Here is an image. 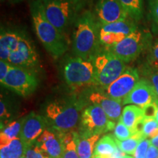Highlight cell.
I'll return each mask as SVG.
<instances>
[{
    "instance_id": "21",
    "label": "cell",
    "mask_w": 158,
    "mask_h": 158,
    "mask_svg": "<svg viewBox=\"0 0 158 158\" xmlns=\"http://www.w3.org/2000/svg\"><path fill=\"white\" fill-rule=\"evenodd\" d=\"M27 144L20 137L14 138L6 146L0 147V158H20L25 155Z\"/></svg>"
},
{
    "instance_id": "17",
    "label": "cell",
    "mask_w": 158,
    "mask_h": 158,
    "mask_svg": "<svg viewBox=\"0 0 158 158\" xmlns=\"http://www.w3.org/2000/svg\"><path fill=\"white\" fill-rule=\"evenodd\" d=\"M23 31L2 27L0 34V60L7 62L10 56L16 50Z\"/></svg>"
},
{
    "instance_id": "37",
    "label": "cell",
    "mask_w": 158,
    "mask_h": 158,
    "mask_svg": "<svg viewBox=\"0 0 158 158\" xmlns=\"http://www.w3.org/2000/svg\"><path fill=\"white\" fill-rule=\"evenodd\" d=\"M149 81L155 89V91L158 97V70H153L150 73Z\"/></svg>"
},
{
    "instance_id": "27",
    "label": "cell",
    "mask_w": 158,
    "mask_h": 158,
    "mask_svg": "<svg viewBox=\"0 0 158 158\" xmlns=\"http://www.w3.org/2000/svg\"><path fill=\"white\" fill-rule=\"evenodd\" d=\"M114 133L115 138L119 141H124L135 135L133 130L127 127L120 119L116 124Z\"/></svg>"
},
{
    "instance_id": "30",
    "label": "cell",
    "mask_w": 158,
    "mask_h": 158,
    "mask_svg": "<svg viewBox=\"0 0 158 158\" xmlns=\"http://www.w3.org/2000/svg\"><path fill=\"white\" fill-rule=\"evenodd\" d=\"M151 145V141L149 138H143L138 144L137 149L133 155L135 158H147V150L149 147Z\"/></svg>"
},
{
    "instance_id": "1",
    "label": "cell",
    "mask_w": 158,
    "mask_h": 158,
    "mask_svg": "<svg viewBox=\"0 0 158 158\" xmlns=\"http://www.w3.org/2000/svg\"><path fill=\"white\" fill-rule=\"evenodd\" d=\"M100 23L94 13L82 11L74 23L72 50L74 56L92 60L102 48L100 41Z\"/></svg>"
},
{
    "instance_id": "36",
    "label": "cell",
    "mask_w": 158,
    "mask_h": 158,
    "mask_svg": "<svg viewBox=\"0 0 158 158\" xmlns=\"http://www.w3.org/2000/svg\"><path fill=\"white\" fill-rule=\"evenodd\" d=\"M75 1L80 13L84 10H86L87 8H89L93 2V0H75Z\"/></svg>"
},
{
    "instance_id": "40",
    "label": "cell",
    "mask_w": 158,
    "mask_h": 158,
    "mask_svg": "<svg viewBox=\"0 0 158 158\" xmlns=\"http://www.w3.org/2000/svg\"><path fill=\"white\" fill-rule=\"evenodd\" d=\"M2 2H5V0H1ZM7 1L9 2L11 4H17V3H19L21 2H22L23 0H7Z\"/></svg>"
},
{
    "instance_id": "45",
    "label": "cell",
    "mask_w": 158,
    "mask_h": 158,
    "mask_svg": "<svg viewBox=\"0 0 158 158\" xmlns=\"http://www.w3.org/2000/svg\"><path fill=\"white\" fill-rule=\"evenodd\" d=\"M20 158H27V157H26L25 155H23V156H22V157H20Z\"/></svg>"
},
{
    "instance_id": "22",
    "label": "cell",
    "mask_w": 158,
    "mask_h": 158,
    "mask_svg": "<svg viewBox=\"0 0 158 158\" xmlns=\"http://www.w3.org/2000/svg\"><path fill=\"white\" fill-rule=\"evenodd\" d=\"M23 118L19 121L10 122L5 127L1 128L0 133V146L4 147L8 144L12 140L19 138L22 127Z\"/></svg>"
},
{
    "instance_id": "41",
    "label": "cell",
    "mask_w": 158,
    "mask_h": 158,
    "mask_svg": "<svg viewBox=\"0 0 158 158\" xmlns=\"http://www.w3.org/2000/svg\"><path fill=\"white\" fill-rule=\"evenodd\" d=\"M155 103L157 104V114H156V116H155V119L157 120V122H158V98L157 100H155Z\"/></svg>"
},
{
    "instance_id": "35",
    "label": "cell",
    "mask_w": 158,
    "mask_h": 158,
    "mask_svg": "<svg viewBox=\"0 0 158 158\" xmlns=\"http://www.w3.org/2000/svg\"><path fill=\"white\" fill-rule=\"evenodd\" d=\"M12 65L7 62L0 60V82L2 81L10 70Z\"/></svg>"
},
{
    "instance_id": "3",
    "label": "cell",
    "mask_w": 158,
    "mask_h": 158,
    "mask_svg": "<svg viewBox=\"0 0 158 158\" xmlns=\"http://www.w3.org/2000/svg\"><path fill=\"white\" fill-rule=\"evenodd\" d=\"M83 102L75 98L56 100L45 108V119L48 127L60 133L72 131L81 118Z\"/></svg>"
},
{
    "instance_id": "46",
    "label": "cell",
    "mask_w": 158,
    "mask_h": 158,
    "mask_svg": "<svg viewBox=\"0 0 158 158\" xmlns=\"http://www.w3.org/2000/svg\"><path fill=\"white\" fill-rule=\"evenodd\" d=\"M50 158H51V157H50Z\"/></svg>"
},
{
    "instance_id": "16",
    "label": "cell",
    "mask_w": 158,
    "mask_h": 158,
    "mask_svg": "<svg viewBox=\"0 0 158 158\" xmlns=\"http://www.w3.org/2000/svg\"><path fill=\"white\" fill-rule=\"evenodd\" d=\"M88 99L92 104L100 106L108 117L114 123L118 122L120 119L122 113V101L110 98L104 92L98 91L90 93L88 96Z\"/></svg>"
},
{
    "instance_id": "6",
    "label": "cell",
    "mask_w": 158,
    "mask_h": 158,
    "mask_svg": "<svg viewBox=\"0 0 158 158\" xmlns=\"http://www.w3.org/2000/svg\"><path fill=\"white\" fill-rule=\"evenodd\" d=\"M62 77L68 86L73 88L93 85L94 69L92 60L78 56H69L63 61Z\"/></svg>"
},
{
    "instance_id": "31",
    "label": "cell",
    "mask_w": 158,
    "mask_h": 158,
    "mask_svg": "<svg viewBox=\"0 0 158 158\" xmlns=\"http://www.w3.org/2000/svg\"><path fill=\"white\" fill-rule=\"evenodd\" d=\"M148 62L153 70H158V40L154 43L150 49Z\"/></svg>"
},
{
    "instance_id": "2",
    "label": "cell",
    "mask_w": 158,
    "mask_h": 158,
    "mask_svg": "<svg viewBox=\"0 0 158 158\" xmlns=\"http://www.w3.org/2000/svg\"><path fill=\"white\" fill-rule=\"evenodd\" d=\"M30 13L37 38L53 58H60L69 48L70 43L66 35L61 33L46 19L40 0H32Z\"/></svg>"
},
{
    "instance_id": "9",
    "label": "cell",
    "mask_w": 158,
    "mask_h": 158,
    "mask_svg": "<svg viewBox=\"0 0 158 158\" xmlns=\"http://www.w3.org/2000/svg\"><path fill=\"white\" fill-rule=\"evenodd\" d=\"M116 124L112 122L104 110L97 105L92 104L83 110L81 115V135H101L114 130Z\"/></svg>"
},
{
    "instance_id": "14",
    "label": "cell",
    "mask_w": 158,
    "mask_h": 158,
    "mask_svg": "<svg viewBox=\"0 0 158 158\" xmlns=\"http://www.w3.org/2000/svg\"><path fill=\"white\" fill-rule=\"evenodd\" d=\"M35 141L49 157L62 158L64 151L62 133L47 127Z\"/></svg>"
},
{
    "instance_id": "12",
    "label": "cell",
    "mask_w": 158,
    "mask_h": 158,
    "mask_svg": "<svg viewBox=\"0 0 158 158\" xmlns=\"http://www.w3.org/2000/svg\"><path fill=\"white\" fill-rule=\"evenodd\" d=\"M94 15L100 24L117 22L130 18L118 0H98Z\"/></svg>"
},
{
    "instance_id": "28",
    "label": "cell",
    "mask_w": 158,
    "mask_h": 158,
    "mask_svg": "<svg viewBox=\"0 0 158 158\" xmlns=\"http://www.w3.org/2000/svg\"><path fill=\"white\" fill-rule=\"evenodd\" d=\"M158 134V122L155 118H145L142 136L152 139Z\"/></svg>"
},
{
    "instance_id": "43",
    "label": "cell",
    "mask_w": 158,
    "mask_h": 158,
    "mask_svg": "<svg viewBox=\"0 0 158 158\" xmlns=\"http://www.w3.org/2000/svg\"><path fill=\"white\" fill-rule=\"evenodd\" d=\"M93 158H108V157H103V156H96V157H93Z\"/></svg>"
},
{
    "instance_id": "10",
    "label": "cell",
    "mask_w": 158,
    "mask_h": 158,
    "mask_svg": "<svg viewBox=\"0 0 158 158\" xmlns=\"http://www.w3.org/2000/svg\"><path fill=\"white\" fill-rule=\"evenodd\" d=\"M7 62L12 66L35 70L40 61L35 45L25 32H23L18 48L10 56Z\"/></svg>"
},
{
    "instance_id": "13",
    "label": "cell",
    "mask_w": 158,
    "mask_h": 158,
    "mask_svg": "<svg viewBox=\"0 0 158 158\" xmlns=\"http://www.w3.org/2000/svg\"><path fill=\"white\" fill-rule=\"evenodd\" d=\"M158 98L155 89L149 80L141 78L138 81L133 90L122 100V105H134L143 108L155 102Z\"/></svg>"
},
{
    "instance_id": "20",
    "label": "cell",
    "mask_w": 158,
    "mask_h": 158,
    "mask_svg": "<svg viewBox=\"0 0 158 158\" xmlns=\"http://www.w3.org/2000/svg\"><path fill=\"white\" fill-rule=\"evenodd\" d=\"M118 150L119 149L116 145L114 137L111 135H105L97 143L93 157L103 156L108 158H114Z\"/></svg>"
},
{
    "instance_id": "44",
    "label": "cell",
    "mask_w": 158,
    "mask_h": 158,
    "mask_svg": "<svg viewBox=\"0 0 158 158\" xmlns=\"http://www.w3.org/2000/svg\"><path fill=\"white\" fill-rule=\"evenodd\" d=\"M114 158H122V156H115Z\"/></svg>"
},
{
    "instance_id": "34",
    "label": "cell",
    "mask_w": 158,
    "mask_h": 158,
    "mask_svg": "<svg viewBox=\"0 0 158 158\" xmlns=\"http://www.w3.org/2000/svg\"><path fill=\"white\" fill-rule=\"evenodd\" d=\"M10 113L8 108L7 107V103L4 100L2 96H1V100H0V117H1V123L3 121L9 119L10 117Z\"/></svg>"
},
{
    "instance_id": "19",
    "label": "cell",
    "mask_w": 158,
    "mask_h": 158,
    "mask_svg": "<svg viewBox=\"0 0 158 158\" xmlns=\"http://www.w3.org/2000/svg\"><path fill=\"white\" fill-rule=\"evenodd\" d=\"M100 135H78L76 138L77 152L80 158H92L93 157L96 144Z\"/></svg>"
},
{
    "instance_id": "32",
    "label": "cell",
    "mask_w": 158,
    "mask_h": 158,
    "mask_svg": "<svg viewBox=\"0 0 158 158\" xmlns=\"http://www.w3.org/2000/svg\"><path fill=\"white\" fill-rule=\"evenodd\" d=\"M143 110V116L144 118H155L157 114V104L155 102L148 104L141 108Z\"/></svg>"
},
{
    "instance_id": "7",
    "label": "cell",
    "mask_w": 158,
    "mask_h": 158,
    "mask_svg": "<svg viewBox=\"0 0 158 158\" xmlns=\"http://www.w3.org/2000/svg\"><path fill=\"white\" fill-rule=\"evenodd\" d=\"M0 83L20 96L28 97L38 87L39 79L34 70L12 66L7 76Z\"/></svg>"
},
{
    "instance_id": "26",
    "label": "cell",
    "mask_w": 158,
    "mask_h": 158,
    "mask_svg": "<svg viewBox=\"0 0 158 158\" xmlns=\"http://www.w3.org/2000/svg\"><path fill=\"white\" fill-rule=\"evenodd\" d=\"M143 139V137L138 135H134L133 137L124 140V141H119L114 137L116 145L122 152L127 155H133L135 153L136 149H137L138 144L140 143L142 140Z\"/></svg>"
},
{
    "instance_id": "33",
    "label": "cell",
    "mask_w": 158,
    "mask_h": 158,
    "mask_svg": "<svg viewBox=\"0 0 158 158\" xmlns=\"http://www.w3.org/2000/svg\"><path fill=\"white\" fill-rule=\"evenodd\" d=\"M148 4L151 16L158 27V0H148Z\"/></svg>"
},
{
    "instance_id": "39",
    "label": "cell",
    "mask_w": 158,
    "mask_h": 158,
    "mask_svg": "<svg viewBox=\"0 0 158 158\" xmlns=\"http://www.w3.org/2000/svg\"><path fill=\"white\" fill-rule=\"evenodd\" d=\"M150 141H151L152 145H153L154 147H155L158 149V134L155 136V137L150 139Z\"/></svg>"
},
{
    "instance_id": "25",
    "label": "cell",
    "mask_w": 158,
    "mask_h": 158,
    "mask_svg": "<svg viewBox=\"0 0 158 158\" xmlns=\"http://www.w3.org/2000/svg\"><path fill=\"white\" fill-rule=\"evenodd\" d=\"M62 133L64 144V151L62 158H80L77 152L76 147V138L78 134L73 130Z\"/></svg>"
},
{
    "instance_id": "29",
    "label": "cell",
    "mask_w": 158,
    "mask_h": 158,
    "mask_svg": "<svg viewBox=\"0 0 158 158\" xmlns=\"http://www.w3.org/2000/svg\"><path fill=\"white\" fill-rule=\"evenodd\" d=\"M25 156L27 158H46L48 157L39 147L36 141L27 145Z\"/></svg>"
},
{
    "instance_id": "24",
    "label": "cell",
    "mask_w": 158,
    "mask_h": 158,
    "mask_svg": "<svg viewBox=\"0 0 158 158\" xmlns=\"http://www.w3.org/2000/svg\"><path fill=\"white\" fill-rule=\"evenodd\" d=\"M127 12L128 16L138 21L143 15V0H118Z\"/></svg>"
},
{
    "instance_id": "38",
    "label": "cell",
    "mask_w": 158,
    "mask_h": 158,
    "mask_svg": "<svg viewBox=\"0 0 158 158\" xmlns=\"http://www.w3.org/2000/svg\"><path fill=\"white\" fill-rule=\"evenodd\" d=\"M147 158H158V149L154 147L153 145H150L147 150Z\"/></svg>"
},
{
    "instance_id": "5",
    "label": "cell",
    "mask_w": 158,
    "mask_h": 158,
    "mask_svg": "<svg viewBox=\"0 0 158 158\" xmlns=\"http://www.w3.org/2000/svg\"><path fill=\"white\" fill-rule=\"evenodd\" d=\"M46 19L62 34L74 24L80 14L75 0H40Z\"/></svg>"
},
{
    "instance_id": "23",
    "label": "cell",
    "mask_w": 158,
    "mask_h": 158,
    "mask_svg": "<svg viewBox=\"0 0 158 158\" xmlns=\"http://www.w3.org/2000/svg\"><path fill=\"white\" fill-rule=\"evenodd\" d=\"M143 117V110L141 108L134 105H128L122 110V113L120 120L133 131V128L135 124L140 118ZM134 133V132H133Z\"/></svg>"
},
{
    "instance_id": "11",
    "label": "cell",
    "mask_w": 158,
    "mask_h": 158,
    "mask_svg": "<svg viewBox=\"0 0 158 158\" xmlns=\"http://www.w3.org/2000/svg\"><path fill=\"white\" fill-rule=\"evenodd\" d=\"M139 80L138 70L133 68H127L121 76L105 89L104 93L110 98L122 102Z\"/></svg>"
},
{
    "instance_id": "15",
    "label": "cell",
    "mask_w": 158,
    "mask_h": 158,
    "mask_svg": "<svg viewBox=\"0 0 158 158\" xmlns=\"http://www.w3.org/2000/svg\"><path fill=\"white\" fill-rule=\"evenodd\" d=\"M48 127L46 119L32 111L23 118L19 137L27 145L35 142Z\"/></svg>"
},
{
    "instance_id": "42",
    "label": "cell",
    "mask_w": 158,
    "mask_h": 158,
    "mask_svg": "<svg viewBox=\"0 0 158 158\" xmlns=\"http://www.w3.org/2000/svg\"><path fill=\"white\" fill-rule=\"evenodd\" d=\"M122 158H135V157H131V156H130V155H124L122 156Z\"/></svg>"
},
{
    "instance_id": "4",
    "label": "cell",
    "mask_w": 158,
    "mask_h": 158,
    "mask_svg": "<svg viewBox=\"0 0 158 158\" xmlns=\"http://www.w3.org/2000/svg\"><path fill=\"white\" fill-rule=\"evenodd\" d=\"M92 62L94 69V86L104 89L127 69L125 62L103 47L95 55Z\"/></svg>"
},
{
    "instance_id": "18",
    "label": "cell",
    "mask_w": 158,
    "mask_h": 158,
    "mask_svg": "<svg viewBox=\"0 0 158 158\" xmlns=\"http://www.w3.org/2000/svg\"><path fill=\"white\" fill-rule=\"evenodd\" d=\"M137 29L138 28L135 21L130 18H128L127 19L124 21L108 23V24H100V34L114 35L122 40Z\"/></svg>"
},
{
    "instance_id": "8",
    "label": "cell",
    "mask_w": 158,
    "mask_h": 158,
    "mask_svg": "<svg viewBox=\"0 0 158 158\" xmlns=\"http://www.w3.org/2000/svg\"><path fill=\"white\" fill-rule=\"evenodd\" d=\"M150 35L136 30L128 35L117 44L105 48L125 63L133 62L138 58L142 51L149 44Z\"/></svg>"
}]
</instances>
